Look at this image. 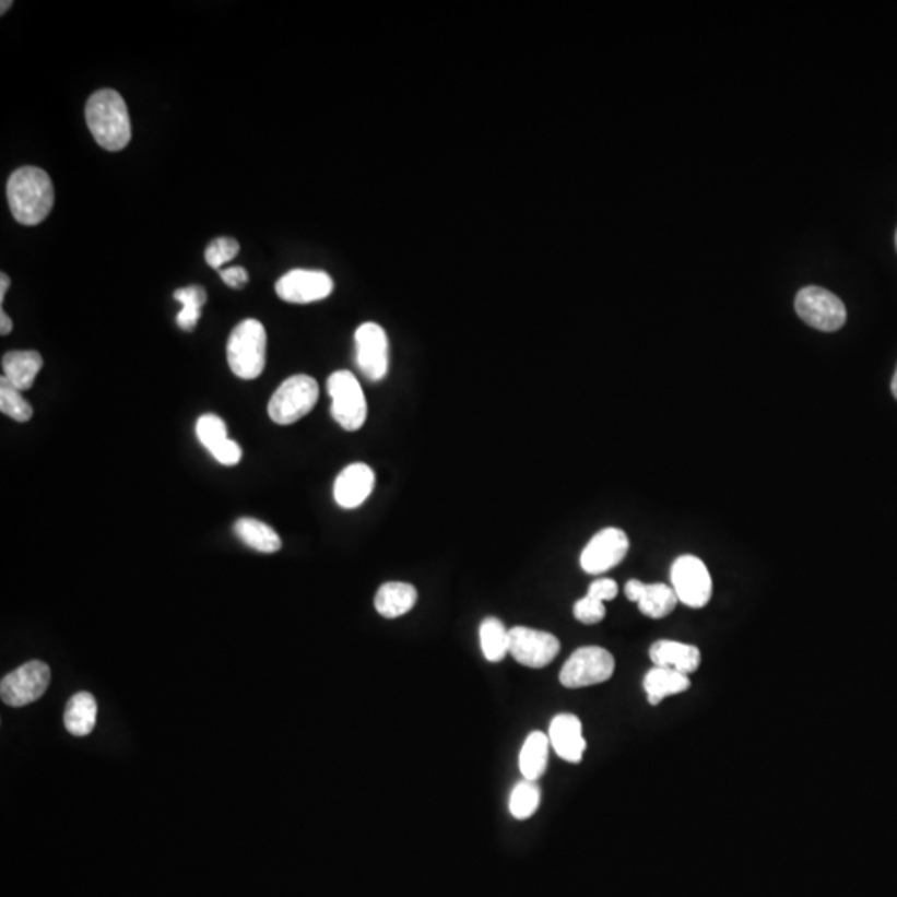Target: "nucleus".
<instances>
[{
  "instance_id": "nucleus-1",
  "label": "nucleus",
  "mask_w": 897,
  "mask_h": 897,
  "mask_svg": "<svg viewBox=\"0 0 897 897\" xmlns=\"http://www.w3.org/2000/svg\"><path fill=\"white\" fill-rule=\"evenodd\" d=\"M8 200L15 222L25 226L43 223L56 201L49 174L37 167L19 168L9 178Z\"/></svg>"
},
{
  "instance_id": "nucleus-2",
  "label": "nucleus",
  "mask_w": 897,
  "mask_h": 897,
  "mask_svg": "<svg viewBox=\"0 0 897 897\" xmlns=\"http://www.w3.org/2000/svg\"><path fill=\"white\" fill-rule=\"evenodd\" d=\"M85 120L95 142L107 152H120L132 139L129 108L111 88L95 92L85 107Z\"/></svg>"
},
{
  "instance_id": "nucleus-3",
  "label": "nucleus",
  "mask_w": 897,
  "mask_h": 897,
  "mask_svg": "<svg viewBox=\"0 0 897 897\" xmlns=\"http://www.w3.org/2000/svg\"><path fill=\"white\" fill-rule=\"evenodd\" d=\"M267 331L257 319H245L229 334L226 357L239 379L260 378L267 366Z\"/></svg>"
},
{
  "instance_id": "nucleus-4",
  "label": "nucleus",
  "mask_w": 897,
  "mask_h": 897,
  "mask_svg": "<svg viewBox=\"0 0 897 897\" xmlns=\"http://www.w3.org/2000/svg\"><path fill=\"white\" fill-rule=\"evenodd\" d=\"M319 398V386L315 378L296 375L284 379L271 396L268 414L273 423L290 426L298 423L315 410Z\"/></svg>"
},
{
  "instance_id": "nucleus-5",
  "label": "nucleus",
  "mask_w": 897,
  "mask_h": 897,
  "mask_svg": "<svg viewBox=\"0 0 897 897\" xmlns=\"http://www.w3.org/2000/svg\"><path fill=\"white\" fill-rule=\"evenodd\" d=\"M331 396V416L347 433L359 430L368 417V402L356 376L350 371H337L328 379Z\"/></svg>"
},
{
  "instance_id": "nucleus-6",
  "label": "nucleus",
  "mask_w": 897,
  "mask_h": 897,
  "mask_svg": "<svg viewBox=\"0 0 897 897\" xmlns=\"http://www.w3.org/2000/svg\"><path fill=\"white\" fill-rule=\"evenodd\" d=\"M615 672V659L602 647H582L574 651L562 666L560 680L565 688H586L609 682Z\"/></svg>"
},
{
  "instance_id": "nucleus-7",
  "label": "nucleus",
  "mask_w": 897,
  "mask_h": 897,
  "mask_svg": "<svg viewBox=\"0 0 897 897\" xmlns=\"http://www.w3.org/2000/svg\"><path fill=\"white\" fill-rule=\"evenodd\" d=\"M798 316L814 330L833 333L846 322V306L838 296L819 286H806L794 299Z\"/></svg>"
},
{
  "instance_id": "nucleus-8",
  "label": "nucleus",
  "mask_w": 897,
  "mask_h": 897,
  "mask_svg": "<svg viewBox=\"0 0 897 897\" xmlns=\"http://www.w3.org/2000/svg\"><path fill=\"white\" fill-rule=\"evenodd\" d=\"M672 587L678 602L692 609L707 605L713 592L707 565L695 555H682L672 565Z\"/></svg>"
},
{
  "instance_id": "nucleus-9",
  "label": "nucleus",
  "mask_w": 897,
  "mask_h": 897,
  "mask_svg": "<svg viewBox=\"0 0 897 897\" xmlns=\"http://www.w3.org/2000/svg\"><path fill=\"white\" fill-rule=\"evenodd\" d=\"M49 683V665L40 660H32L2 678L0 695L9 707H25L43 697Z\"/></svg>"
},
{
  "instance_id": "nucleus-10",
  "label": "nucleus",
  "mask_w": 897,
  "mask_h": 897,
  "mask_svg": "<svg viewBox=\"0 0 897 897\" xmlns=\"http://www.w3.org/2000/svg\"><path fill=\"white\" fill-rule=\"evenodd\" d=\"M356 363L369 381H382L389 371V340L378 322H363L354 334Z\"/></svg>"
},
{
  "instance_id": "nucleus-11",
  "label": "nucleus",
  "mask_w": 897,
  "mask_h": 897,
  "mask_svg": "<svg viewBox=\"0 0 897 897\" xmlns=\"http://www.w3.org/2000/svg\"><path fill=\"white\" fill-rule=\"evenodd\" d=\"M558 651L560 641L548 632L529 627H514L509 630V653L520 665L544 669L554 662Z\"/></svg>"
},
{
  "instance_id": "nucleus-12",
  "label": "nucleus",
  "mask_w": 897,
  "mask_h": 897,
  "mask_svg": "<svg viewBox=\"0 0 897 897\" xmlns=\"http://www.w3.org/2000/svg\"><path fill=\"white\" fill-rule=\"evenodd\" d=\"M628 547H630V542L624 530L617 527H606L600 530L599 534L590 539L580 555L583 573L590 576L609 573L627 557Z\"/></svg>"
},
{
  "instance_id": "nucleus-13",
  "label": "nucleus",
  "mask_w": 897,
  "mask_h": 897,
  "mask_svg": "<svg viewBox=\"0 0 897 897\" xmlns=\"http://www.w3.org/2000/svg\"><path fill=\"white\" fill-rule=\"evenodd\" d=\"M334 281L326 271L292 270L278 280L276 295L293 305L321 302L333 293Z\"/></svg>"
},
{
  "instance_id": "nucleus-14",
  "label": "nucleus",
  "mask_w": 897,
  "mask_h": 897,
  "mask_svg": "<svg viewBox=\"0 0 897 897\" xmlns=\"http://www.w3.org/2000/svg\"><path fill=\"white\" fill-rule=\"evenodd\" d=\"M375 484V471L368 464L354 462L338 475L334 482V500L343 509H356L371 496Z\"/></svg>"
},
{
  "instance_id": "nucleus-15",
  "label": "nucleus",
  "mask_w": 897,
  "mask_h": 897,
  "mask_svg": "<svg viewBox=\"0 0 897 897\" xmlns=\"http://www.w3.org/2000/svg\"><path fill=\"white\" fill-rule=\"evenodd\" d=\"M548 740L558 758L574 765L582 762L587 742L583 739L582 721L576 715H557L548 728Z\"/></svg>"
},
{
  "instance_id": "nucleus-16",
  "label": "nucleus",
  "mask_w": 897,
  "mask_h": 897,
  "mask_svg": "<svg viewBox=\"0 0 897 897\" xmlns=\"http://www.w3.org/2000/svg\"><path fill=\"white\" fill-rule=\"evenodd\" d=\"M651 662L656 666L676 670L683 675H692L700 669L701 653L698 647L675 640H660L650 647Z\"/></svg>"
},
{
  "instance_id": "nucleus-17",
  "label": "nucleus",
  "mask_w": 897,
  "mask_h": 897,
  "mask_svg": "<svg viewBox=\"0 0 897 897\" xmlns=\"http://www.w3.org/2000/svg\"><path fill=\"white\" fill-rule=\"evenodd\" d=\"M44 359L37 351H11L2 357L4 378L19 391H27L43 369Z\"/></svg>"
},
{
  "instance_id": "nucleus-18",
  "label": "nucleus",
  "mask_w": 897,
  "mask_h": 897,
  "mask_svg": "<svg viewBox=\"0 0 897 897\" xmlns=\"http://www.w3.org/2000/svg\"><path fill=\"white\" fill-rule=\"evenodd\" d=\"M692 686L688 675L676 672L672 669H663V666H656L645 675L644 689L647 693L648 704H662L666 698L673 695L685 693Z\"/></svg>"
},
{
  "instance_id": "nucleus-19",
  "label": "nucleus",
  "mask_w": 897,
  "mask_h": 897,
  "mask_svg": "<svg viewBox=\"0 0 897 897\" xmlns=\"http://www.w3.org/2000/svg\"><path fill=\"white\" fill-rule=\"evenodd\" d=\"M416 602V587L405 582L385 583L375 597L376 610L385 618L402 617L414 609Z\"/></svg>"
},
{
  "instance_id": "nucleus-20",
  "label": "nucleus",
  "mask_w": 897,
  "mask_h": 897,
  "mask_svg": "<svg viewBox=\"0 0 897 897\" xmlns=\"http://www.w3.org/2000/svg\"><path fill=\"white\" fill-rule=\"evenodd\" d=\"M97 700L88 692H80L70 698L63 713L67 731L73 736H87L97 723Z\"/></svg>"
},
{
  "instance_id": "nucleus-21",
  "label": "nucleus",
  "mask_w": 897,
  "mask_h": 897,
  "mask_svg": "<svg viewBox=\"0 0 897 897\" xmlns=\"http://www.w3.org/2000/svg\"><path fill=\"white\" fill-rule=\"evenodd\" d=\"M551 740L541 731H532L520 750L519 768L523 780L538 781L544 777L548 763Z\"/></svg>"
},
{
  "instance_id": "nucleus-22",
  "label": "nucleus",
  "mask_w": 897,
  "mask_h": 897,
  "mask_svg": "<svg viewBox=\"0 0 897 897\" xmlns=\"http://www.w3.org/2000/svg\"><path fill=\"white\" fill-rule=\"evenodd\" d=\"M233 530H235L236 538L253 551L274 554L281 548V539L276 530L261 520L241 517L236 520Z\"/></svg>"
},
{
  "instance_id": "nucleus-23",
  "label": "nucleus",
  "mask_w": 897,
  "mask_h": 897,
  "mask_svg": "<svg viewBox=\"0 0 897 897\" xmlns=\"http://www.w3.org/2000/svg\"><path fill=\"white\" fill-rule=\"evenodd\" d=\"M641 614L650 618H665L675 610L678 603L673 587L665 583H644L637 599Z\"/></svg>"
},
{
  "instance_id": "nucleus-24",
  "label": "nucleus",
  "mask_w": 897,
  "mask_h": 897,
  "mask_svg": "<svg viewBox=\"0 0 897 897\" xmlns=\"http://www.w3.org/2000/svg\"><path fill=\"white\" fill-rule=\"evenodd\" d=\"M482 653L488 662H503L509 653V630L499 618H485L479 628Z\"/></svg>"
},
{
  "instance_id": "nucleus-25",
  "label": "nucleus",
  "mask_w": 897,
  "mask_h": 897,
  "mask_svg": "<svg viewBox=\"0 0 897 897\" xmlns=\"http://www.w3.org/2000/svg\"><path fill=\"white\" fill-rule=\"evenodd\" d=\"M174 298L184 306L177 316L178 326L190 333L200 321L201 308L206 303V292L201 286H187V288L177 290Z\"/></svg>"
},
{
  "instance_id": "nucleus-26",
  "label": "nucleus",
  "mask_w": 897,
  "mask_h": 897,
  "mask_svg": "<svg viewBox=\"0 0 897 897\" xmlns=\"http://www.w3.org/2000/svg\"><path fill=\"white\" fill-rule=\"evenodd\" d=\"M541 788L535 781H520L512 790L509 800V810L514 818L523 822L534 816L541 804Z\"/></svg>"
},
{
  "instance_id": "nucleus-27",
  "label": "nucleus",
  "mask_w": 897,
  "mask_h": 897,
  "mask_svg": "<svg viewBox=\"0 0 897 897\" xmlns=\"http://www.w3.org/2000/svg\"><path fill=\"white\" fill-rule=\"evenodd\" d=\"M21 392L2 376L0 379V411L17 423H27L34 416V410Z\"/></svg>"
},
{
  "instance_id": "nucleus-28",
  "label": "nucleus",
  "mask_w": 897,
  "mask_h": 897,
  "mask_svg": "<svg viewBox=\"0 0 897 897\" xmlns=\"http://www.w3.org/2000/svg\"><path fill=\"white\" fill-rule=\"evenodd\" d=\"M197 437L203 447H205L206 451H212L215 449L216 446L223 442V440L229 439L228 437V429H226L225 421L222 417L215 416V414H205V416H201L200 420L197 421Z\"/></svg>"
},
{
  "instance_id": "nucleus-29",
  "label": "nucleus",
  "mask_w": 897,
  "mask_h": 897,
  "mask_svg": "<svg viewBox=\"0 0 897 897\" xmlns=\"http://www.w3.org/2000/svg\"><path fill=\"white\" fill-rule=\"evenodd\" d=\"M238 253L239 243L236 241L235 238L222 236V238L213 239L209 247H206L205 260L210 267L215 268V270H220L223 264H226L228 261H232L233 258L238 257Z\"/></svg>"
},
{
  "instance_id": "nucleus-30",
  "label": "nucleus",
  "mask_w": 897,
  "mask_h": 897,
  "mask_svg": "<svg viewBox=\"0 0 897 897\" xmlns=\"http://www.w3.org/2000/svg\"><path fill=\"white\" fill-rule=\"evenodd\" d=\"M605 603L592 599V597L589 595L583 597V599H580L579 602H576V605H574V617H576L580 624H600V622L605 618Z\"/></svg>"
},
{
  "instance_id": "nucleus-31",
  "label": "nucleus",
  "mask_w": 897,
  "mask_h": 897,
  "mask_svg": "<svg viewBox=\"0 0 897 897\" xmlns=\"http://www.w3.org/2000/svg\"><path fill=\"white\" fill-rule=\"evenodd\" d=\"M210 455H212L213 458H215V461L220 462V464L232 468V465H236L239 461H241L243 451L236 440L226 439L223 440L220 446H216L215 449H212Z\"/></svg>"
},
{
  "instance_id": "nucleus-32",
  "label": "nucleus",
  "mask_w": 897,
  "mask_h": 897,
  "mask_svg": "<svg viewBox=\"0 0 897 897\" xmlns=\"http://www.w3.org/2000/svg\"><path fill=\"white\" fill-rule=\"evenodd\" d=\"M587 595L592 597V599L600 600V602L603 603L610 602V600H614L615 597L618 595L617 582L612 579L595 580V582L590 583Z\"/></svg>"
},
{
  "instance_id": "nucleus-33",
  "label": "nucleus",
  "mask_w": 897,
  "mask_h": 897,
  "mask_svg": "<svg viewBox=\"0 0 897 897\" xmlns=\"http://www.w3.org/2000/svg\"><path fill=\"white\" fill-rule=\"evenodd\" d=\"M220 276L222 280L228 284L229 288H241L245 284L248 283L250 276H248V271L241 267H232L225 268V270H220Z\"/></svg>"
},
{
  "instance_id": "nucleus-34",
  "label": "nucleus",
  "mask_w": 897,
  "mask_h": 897,
  "mask_svg": "<svg viewBox=\"0 0 897 897\" xmlns=\"http://www.w3.org/2000/svg\"><path fill=\"white\" fill-rule=\"evenodd\" d=\"M641 587H644V582H640V580H628L627 586H625V595L630 602H637Z\"/></svg>"
},
{
  "instance_id": "nucleus-35",
  "label": "nucleus",
  "mask_w": 897,
  "mask_h": 897,
  "mask_svg": "<svg viewBox=\"0 0 897 897\" xmlns=\"http://www.w3.org/2000/svg\"><path fill=\"white\" fill-rule=\"evenodd\" d=\"M12 326H14L12 324V319L9 318L8 312L2 309V311H0V334L8 337L12 331Z\"/></svg>"
},
{
  "instance_id": "nucleus-36",
  "label": "nucleus",
  "mask_w": 897,
  "mask_h": 897,
  "mask_svg": "<svg viewBox=\"0 0 897 897\" xmlns=\"http://www.w3.org/2000/svg\"><path fill=\"white\" fill-rule=\"evenodd\" d=\"M9 286H11V280H9L8 274H0V305L4 303L5 293H8Z\"/></svg>"
},
{
  "instance_id": "nucleus-37",
  "label": "nucleus",
  "mask_w": 897,
  "mask_h": 897,
  "mask_svg": "<svg viewBox=\"0 0 897 897\" xmlns=\"http://www.w3.org/2000/svg\"><path fill=\"white\" fill-rule=\"evenodd\" d=\"M893 394H894V398L897 399V369H896V373H894V378H893Z\"/></svg>"
},
{
  "instance_id": "nucleus-38",
  "label": "nucleus",
  "mask_w": 897,
  "mask_h": 897,
  "mask_svg": "<svg viewBox=\"0 0 897 897\" xmlns=\"http://www.w3.org/2000/svg\"><path fill=\"white\" fill-rule=\"evenodd\" d=\"M11 5H12L11 0H9V2H5V0H4V2H2V11H0V12H2V14H5V11H8V9L11 8Z\"/></svg>"
},
{
  "instance_id": "nucleus-39",
  "label": "nucleus",
  "mask_w": 897,
  "mask_h": 897,
  "mask_svg": "<svg viewBox=\"0 0 897 897\" xmlns=\"http://www.w3.org/2000/svg\"><path fill=\"white\" fill-rule=\"evenodd\" d=\"M896 248H897V233H896Z\"/></svg>"
}]
</instances>
